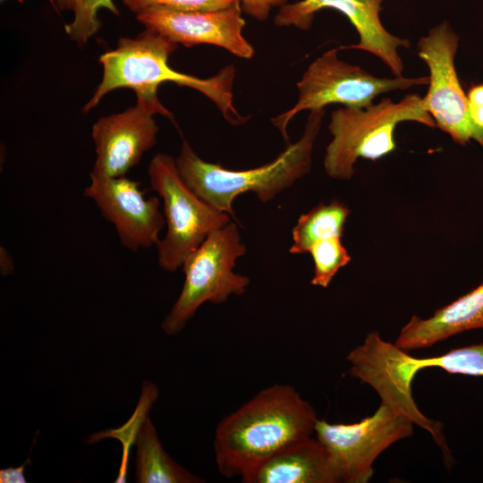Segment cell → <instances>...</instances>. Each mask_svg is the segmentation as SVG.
<instances>
[{
    "label": "cell",
    "mask_w": 483,
    "mask_h": 483,
    "mask_svg": "<svg viewBox=\"0 0 483 483\" xmlns=\"http://www.w3.org/2000/svg\"><path fill=\"white\" fill-rule=\"evenodd\" d=\"M313 406L290 385L259 391L217 425L214 451L218 472L241 479L287 445L314 435Z\"/></svg>",
    "instance_id": "6da1fadb"
},
{
    "label": "cell",
    "mask_w": 483,
    "mask_h": 483,
    "mask_svg": "<svg viewBox=\"0 0 483 483\" xmlns=\"http://www.w3.org/2000/svg\"><path fill=\"white\" fill-rule=\"evenodd\" d=\"M176 48L175 42L148 29L136 38H121L114 49L100 55L102 80L83 111L89 112L105 95L120 88L134 90L137 97L159 100L158 85L171 81L205 95L231 124L244 123L248 117L241 115L233 105L235 66L227 65L206 79L182 73L168 64V58Z\"/></svg>",
    "instance_id": "7a4b0ae2"
},
{
    "label": "cell",
    "mask_w": 483,
    "mask_h": 483,
    "mask_svg": "<svg viewBox=\"0 0 483 483\" xmlns=\"http://www.w3.org/2000/svg\"><path fill=\"white\" fill-rule=\"evenodd\" d=\"M346 359L351 364L352 377L370 386L381 402L401 411L414 425L428 431L445 459L451 461L443 424L419 411L412 397L411 383L419 370L432 367L451 374L483 376V343L453 349L439 356L417 358L373 331Z\"/></svg>",
    "instance_id": "3957f363"
},
{
    "label": "cell",
    "mask_w": 483,
    "mask_h": 483,
    "mask_svg": "<svg viewBox=\"0 0 483 483\" xmlns=\"http://www.w3.org/2000/svg\"><path fill=\"white\" fill-rule=\"evenodd\" d=\"M325 108L309 111L300 140L273 161L248 170H230L200 158L187 140L175 159L188 186L204 201L237 221L233 201L241 194L254 193L263 203L274 199L306 175L311 167L312 152L322 126Z\"/></svg>",
    "instance_id": "277c9868"
},
{
    "label": "cell",
    "mask_w": 483,
    "mask_h": 483,
    "mask_svg": "<svg viewBox=\"0 0 483 483\" xmlns=\"http://www.w3.org/2000/svg\"><path fill=\"white\" fill-rule=\"evenodd\" d=\"M406 121L436 127L424 96L408 94L398 102L384 97L366 107L334 110L328 125L332 140L324 157L326 174L336 180H349L359 158L375 161L394 151L395 128Z\"/></svg>",
    "instance_id": "5b68a950"
},
{
    "label": "cell",
    "mask_w": 483,
    "mask_h": 483,
    "mask_svg": "<svg viewBox=\"0 0 483 483\" xmlns=\"http://www.w3.org/2000/svg\"><path fill=\"white\" fill-rule=\"evenodd\" d=\"M236 223L211 233L184 261L182 289L162 322L169 335L179 334L205 302L220 304L232 295H242L250 278L233 271L236 260L246 253Z\"/></svg>",
    "instance_id": "8992f818"
},
{
    "label": "cell",
    "mask_w": 483,
    "mask_h": 483,
    "mask_svg": "<svg viewBox=\"0 0 483 483\" xmlns=\"http://www.w3.org/2000/svg\"><path fill=\"white\" fill-rule=\"evenodd\" d=\"M148 174L151 188L163 200L166 224L165 237L156 246L157 262L165 271L174 272L211 233L233 218L211 207L188 186L173 157L157 153Z\"/></svg>",
    "instance_id": "52a82bcc"
},
{
    "label": "cell",
    "mask_w": 483,
    "mask_h": 483,
    "mask_svg": "<svg viewBox=\"0 0 483 483\" xmlns=\"http://www.w3.org/2000/svg\"><path fill=\"white\" fill-rule=\"evenodd\" d=\"M339 50L340 47L330 48L309 65L297 82V102L287 111L271 119L285 142L289 140V123L302 111L325 108L332 104L366 107L373 104V100L379 95L428 84V76L376 77L358 65L339 59Z\"/></svg>",
    "instance_id": "ba28073f"
},
{
    "label": "cell",
    "mask_w": 483,
    "mask_h": 483,
    "mask_svg": "<svg viewBox=\"0 0 483 483\" xmlns=\"http://www.w3.org/2000/svg\"><path fill=\"white\" fill-rule=\"evenodd\" d=\"M412 420L396 408L381 402L369 417L353 423L316 422L314 435L325 447L340 479L367 483L376 459L395 442L413 433Z\"/></svg>",
    "instance_id": "9c48e42d"
},
{
    "label": "cell",
    "mask_w": 483,
    "mask_h": 483,
    "mask_svg": "<svg viewBox=\"0 0 483 483\" xmlns=\"http://www.w3.org/2000/svg\"><path fill=\"white\" fill-rule=\"evenodd\" d=\"M458 43V35L445 21L419 38L418 55L429 72L426 106L436 127L454 142L464 146L474 140L483 148V131L470 118L467 96L454 66Z\"/></svg>",
    "instance_id": "30bf717a"
},
{
    "label": "cell",
    "mask_w": 483,
    "mask_h": 483,
    "mask_svg": "<svg viewBox=\"0 0 483 483\" xmlns=\"http://www.w3.org/2000/svg\"><path fill=\"white\" fill-rule=\"evenodd\" d=\"M156 114L173 120L172 113L159 100L143 97H137L134 106L99 118L91 131L96 160L90 174L125 176L157 142L158 126L153 118Z\"/></svg>",
    "instance_id": "8fae6325"
},
{
    "label": "cell",
    "mask_w": 483,
    "mask_h": 483,
    "mask_svg": "<svg viewBox=\"0 0 483 483\" xmlns=\"http://www.w3.org/2000/svg\"><path fill=\"white\" fill-rule=\"evenodd\" d=\"M89 176L83 195L92 199L102 216L114 226L121 244L132 251L157 246L165 225L160 200L145 197L140 183L126 176Z\"/></svg>",
    "instance_id": "7c38bea8"
},
{
    "label": "cell",
    "mask_w": 483,
    "mask_h": 483,
    "mask_svg": "<svg viewBox=\"0 0 483 483\" xmlns=\"http://www.w3.org/2000/svg\"><path fill=\"white\" fill-rule=\"evenodd\" d=\"M384 0H301L287 4L275 15L279 27L293 26L307 30L317 12L332 8L342 13L359 34V43L339 47L340 49H359L379 58L394 76H402L403 62L399 54L402 47H410V41L391 34L383 25L379 13Z\"/></svg>",
    "instance_id": "4fadbf2b"
},
{
    "label": "cell",
    "mask_w": 483,
    "mask_h": 483,
    "mask_svg": "<svg viewBox=\"0 0 483 483\" xmlns=\"http://www.w3.org/2000/svg\"><path fill=\"white\" fill-rule=\"evenodd\" d=\"M240 2L208 12H180L152 7L136 14L146 29L154 30L186 47L208 44L222 47L243 59L254 55L252 45L242 34L245 21Z\"/></svg>",
    "instance_id": "5bb4252c"
},
{
    "label": "cell",
    "mask_w": 483,
    "mask_h": 483,
    "mask_svg": "<svg viewBox=\"0 0 483 483\" xmlns=\"http://www.w3.org/2000/svg\"><path fill=\"white\" fill-rule=\"evenodd\" d=\"M473 329H483V283L428 318L413 315L394 343L409 352Z\"/></svg>",
    "instance_id": "9a60e30c"
},
{
    "label": "cell",
    "mask_w": 483,
    "mask_h": 483,
    "mask_svg": "<svg viewBox=\"0 0 483 483\" xmlns=\"http://www.w3.org/2000/svg\"><path fill=\"white\" fill-rule=\"evenodd\" d=\"M243 483H338L322 444L312 436L280 450L242 479Z\"/></svg>",
    "instance_id": "2e32d148"
},
{
    "label": "cell",
    "mask_w": 483,
    "mask_h": 483,
    "mask_svg": "<svg viewBox=\"0 0 483 483\" xmlns=\"http://www.w3.org/2000/svg\"><path fill=\"white\" fill-rule=\"evenodd\" d=\"M136 481L139 483H201L165 451L148 414L140 421L136 436Z\"/></svg>",
    "instance_id": "e0dca14e"
},
{
    "label": "cell",
    "mask_w": 483,
    "mask_h": 483,
    "mask_svg": "<svg viewBox=\"0 0 483 483\" xmlns=\"http://www.w3.org/2000/svg\"><path fill=\"white\" fill-rule=\"evenodd\" d=\"M351 210L341 201L319 203L302 214L292 230L290 253L309 252L312 244L332 237H342Z\"/></svg>",
    "instance_id": "ac0fdd59"
},
{
    "label": "cell",
    "mask_w": 483,
    "mask_h": 483,
    "mask_svg": "<svg viewBox=\"0 0 483 483\" xmlns=\"http://www.w3.org/2000/svg\"><path fill=\"white\" fill-rule=\"evenodd\" d=\"M342 237H332L315 242L308 253L312 257L314 274L312 285L326 288L337 272L352 260Z\"/></svg>",
    "instance_id": "d6986e66"
},
{
    "label": "cell",
    "mask_w": 483,
    "mask_h": 483,
    "mask_svg": "<svg viewBox=\"0 0 483 483\" xmlns=\"http://www.w3.org/2000/svg\"><path fill=\"white\" fill-rule=\"evenodd\" d=\"M102 7L120 16L119 10L112 0H83L80 7L74 13L73 21L65 25L66 33L79 46H83L89 38L101 28L97 13Z\"/></svg>",
    "instance_id": "ffe728a7"
},
{
    "label": "cell",
    "mask_w": 483,
    "mask_h": 483,
    "mask_svg": "<svg viewBox=\"0 0 483 483\" xmlns=\"http://www.w3.org/2000/svg\"><path fill=\"white\" fill-rule=\"evenodd\" d=\"M136 14L152 7H164L180 12H208L221 10L239 0H122Z\"/></svg>",
    "instance_id": "44dd1931"
},
{
    "label": "cell",
    "mask_w": 483,
    "mask_h": 483,
    "mask_svg": "<svg viewBox=\"0 0 483 483\" xmlns=\"http://www.w3.org/2000/svg\"><path fill=\"white\" fill-rule=\"evenodd\" d=\"M242 12L258 21L267 19L272 8L287 4V0H239Z\"/></svg>",
    "instance_id": "7402d4cb"
},
{
    "label": "cell",
    "mask_w": 483,
    "mask_h": 483,
    "mask_svg": "<svg viewBox=\"0 0 483 483\" xmlns=\"http://www.w3.org/2000/svg\"><path fill=\"white\" fill-rule=\"evenodd\" d=\"M467 101L471 122L483 131V84L475 85L470 89Z\"/></svg>",
    "instance_id": "603a6c76"
},
{
    "label": "cell",
    "mask_w": 483,
    "mask_h": 483,
    "mask_svg": "<svg viewBox=\"0 0 483 483\" xmlns=\"http://www.w3.org/2000/svg\"><path fill=\"white\" fill-rule=\"evenodd\" d=\"M30 459L19 468H7L0 470L1 483H24L27 482L24 476V468Z\"/></svg>",
    "instance_id": "cb8c5ba5"
},
{
    "label": "cell",
    "mask_w": 483,
    "mask_h": 483,
    "mask_svg": "<svg viewBox=\"0 0 483 483\" xmlns=\"http://www.w3.org/2000/svg\"><path fill=\"white\" fill-rule=\"evenodd\" d=\"M14 269L12 256L4 247L0 248V273L3 276L10 275Z\"/></svg>",
    "instance_id": "d4e9b609"
},
{
    "label": "cell",
    "mask_w": 483,
    "mask_h": 483,
    "mask_svg": "<svg viewBox=\"0 0 483 483\" xmlns=\"http://www.w3.org/2000/svg\"><path fill=\"white\" fill-rule=\"evenodd\" d=\"M83 0H55L56 11L77 12Z\"/></svg>",
    "instance_id": "484cf974"
},
{
    "label": "cell",
    "mask_w": 483,
    "mask_h": 483,
    "mask_svg": "<svg viewBox=\"0 0 483 483\" xmlns=\"http://www.w3.org/2000/svg\"><path fill=\"white\" fill-rule=\"evenodd\" d=\"M1 1H4V0H1ZM48 1L56 11L55 0H48Z\"/></svg>",
    "instance_id": "4316f807"
}]
</instances>
